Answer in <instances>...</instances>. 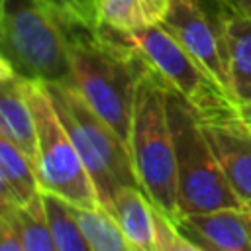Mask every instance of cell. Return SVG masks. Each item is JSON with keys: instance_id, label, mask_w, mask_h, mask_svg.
Here are the masks:
<instances>
[{"instance_id": "6da1fadb", "label": "cell", "mask_w": 251, "mask_h": 251, "mask_svg": "<svg viewBox=\"0 0 251 251\" xmlns=\"http://www.w3.org/2000/svg\"><path fill=\"white\" fill-rule=\"evenodd\" d=\"M67 33L71 84L129 149L135 90L145 59L118 31L98 24L69 18Z\"/></svg>"}, {"instance_id": "7a4b0ae2", "label": "cell", "mask_w": 251, "mask_h": 251, "mask_svg": "<svg viewBox=\"0 0 251 251\" xmlns=\"http://www.w3.org/2000/svg\"><path fill=\"white\" fill-rule=\"evenodd\" d=\"M69 18L55 0H0V61L27 80L73 82Z\"/></svg>"}, {"instance_id": "3957f363", "label": "cell", "mask_w": 251, "mask_h": 251, "mask_svg": "<svg viewBox=\"0 0 251 251\" xmlns=\"http://www.w3.org/2000/svg\"><path fill=\"white\" fill-rule=\"evenodd\" d=\"M129 153L145 194L175 218L178 214V188L169 122V84L149 65H145L135 90Z\"/></svg>"}, {"instance_id": "277c9868", "label": "cell", "mask_w": 251, "mask_h": 251, "mask_svg": "<svg viewBox=\"0 0 251 251\" xmlns=\"http://www.w3.org/2000/svg\"><path fill=\"white\" fill-rule=\"evenodd\" d=\"M45 86L96 186L98 202L110 208L120 188L129 184L141 186L127 145L88 106L76 86L71 82H53Z\"/></svg>"}, {"instance_id": "5b68a950", "label": "cell", "mask_w": 251, "mask_h": 251, "mask_svg": "<svg viewBox=\"0 0 251 251\" xmlns=\"http://www.w3.org/2000/svg\"><path fill=\"white\" fill-rule=\"evenodd\" d=\"M169 122L176 159L178 214L243 208L229 186L194 110L169 88ZM176 214V216H178Z\"/></svg>"}, {"instance_id": "8992f818", "label": "cell", "mask_w": 251, "mask_h": 251, "mask_svg": "<svg viewBox=\"0 0 251 251\" xmlns=\"http://www.w3.org/2000/svg\"><path fill=\"white\" fill-rule=\"evenodd\" d=\"M120 35L145 59L169 88L194 110L200 122L241 114V106L233 94L227 92L161 24L137 33Z\"/></svg>"}, {"instance_id": "52a82bcc", "label": "cell", "mask_w": 251, "mask_h": 251, "mask_svg": "<svg viewBox=\"0 0 251 251\" xmlns=\"http://www.w3.org/2000/svg\"><path fill=\"white\" fill-rule=\"evenodd\" d=\"M27 98L35 114L37 129V176L41 190L63 196L76 206L98 202L96 186L67 131L45 82L27 80Z\"/></svg>"}, {"instance_id": "ba28073f", "label": "cell", "mask_w": 251, "mask_h": 251, "mask_svg": "<svg viewBox=\"0 0 251 251\" xmlns=\"http://www.w3.org/2000/svg\"><path fill=\"white\" fill-rule=\"evenodd\" d=\"M161 25L231 92L224 35L210 0H171Z\"/></svg>"}, {"instance_id": "9c48e42d", "label": "cell", "mask_w": 251, "mask_h": 251, "mask_svg": "<svg viewBox=\"0 0 251 251\" xmlns=\"http://www.w3.org/2000/svg\"><path fill=\"white\" fill-rule=\"evenodd\" d=\"M204 135L233 192L245 204L251 202V124L241 114L200 122Z\"/></svg>"}, {"instance_id": "30bf717a", "label": "cell", "mask_w": 251, "mask_h": 251, "mask_svg": "<svg viewBox=\"0 0 251 251\" xmlns=\"http://www.w3.org/2000/svg\"><path fill=\"white\" fill-rule=\"evenodd\" d=\"M175 222L196 251H251L243 208L178 214Z\"/></svg>"}, {"instance_id": "8fae6325", "label": "cell", "mask_w": 251, "mask_h": 251, "mask_svg": "<svg viewBox=\"0 0 251 251\" xmlns=\"http://www.w3.org/2000/svg\"><path fill=\"white\" fill-rule=\"evenodd\" d=\"M27 78L0 61V135L20 147L37 171V129L35 114L27 98Z\"/></svg>"}, {"instance_id": "7c38bea8", "label": "cell", "mask_w": 251, "mask_h": 251, "mask_svg": "<svg viewBox=\"0 0 251 251\" xmlns=\"http://www.w3.org/2000/svg\"><path fill=\"white\" fill-rule=\"evenodd\" d=\"M224 35L231 94L239 106L251 102V18L220 0H210Z\"/></svg>"}, {"instance_id": "4fadbf2b", "label": "cell", "mask_w": 251, "mask_h": 251, "mask_svg": "<svg viewBox=\"0 0 251 251\" xmlns=\"http://www.w3.org/2000/svg\"><path fill=\"white\" fill-rule=\"evenodd\" d=\"M133 251H155L153 202L141 186L129 184L116 192L110 208Z\"/></svg>"}, {"instance_id": "5bb4252c", "label": "cell", "mask_w": 251, "mask_h": 251, "mask_svg": "<svg viewBox=\"0 0 251 251\" xmlns=\"http://www.w3.org/2000/svg\"><path fill=\"white\" fill-rule=\"evenodd\" d=\"M41 194L35 165L8 137L0 135V204L24 206Z\"/></svg>"}, {"instance_id": "9a60e30c", "label": "cell", "mask_w": 251, "mask_h": 251, "mask_svg": "<svg viewBox=\"0 0 251 251\" xmlns=\"http://www.w3.org/2000/svg\"><path fill=\"white\" fill-rule=\"evenodd\" d=\"M171 0H96V24L120 33H137L161 24Z\"/></svg>"}, {"instance_id": "2e32d148", "label": "cell", "mask_w": 251, "mask_h": 251, "mask_svg": "<svg viewBox=\"0 0 251 251\" xmlns=\"http://www.w3.org/2000/svg\"><path fill=\"white\" fill-rule=\"evenodd\" d=\"M76 220L84 233L90 251H133L126 239L120 224L108 208L102 204L94 206H76Z\"/></svg>"}, {"instance_id": "e0dca14e", "label": "cell", "mask_w": 251, "mask_h": 251, "mask_svg": "<svg viewBox=\"0 0 251 251\" xmlns=\"http://www.w3.org/2000/svg\"><path fill=\"white\" fill-rule=\"evenodd\" d=\"M41 194H43V204H45L47 222L53 233L55 249L57 251H90L84 239V233L80 229V224L76 220L75 204L49 190H41Z\"/></svg>"}, {"instance_id": "ac0fdd59", "label": "cell", "mask_w": 251, "mask_h": 251, "mask_svg": "<svg viewBox=\"0 0 251 251\" xmlns=\"http://www.w3.org/2000/svg\"><path fill=\"white\" fill-rule=\"evenodd\" d=\"M24 251H57L53 233L47 222L43 194L33 198L29 204L14 206Z\"/></svg>"}, {"instance_id": "d6986e66", "label": "cell", "mask_w": 251, "mask_h": 251, "mask_svg": "<svg viewBox=\"0 0 251 251\" xmlns=\"http://www.w3.org/2000/svg\"><path fill=\"white\" fill-rule=\"evenodd\" d=\"M155 224V251H196V247L182 235L173 216L153 204Z\"/></svg>"}, {"instance_id": "ffe728a7", "label": "cell", "mask_w": 251, "mask_h": 251, "mask_svg": "<svg viewBox=\"0 0 251 251\" xmlns=\"http://www.w3.org/2000/svg\"><path fill=\"white\" fill-rule=\"evenodd\" d=\"M0 251H24L14 206L0 204Z\"/></svg>"}, {"instance_id": "44dd1931", "label": "cell", "mask_w": 251, "mask_h": 251, "mask_svg": "<svg viewBox=\"0 0 251 251\" xmlns=\"http://www.w3.org/2000/svg\"><path fill=\"white\" fill-rule=\"evenodd\" d=\"M71 18L96 24V0H55Z\"/></svg>"}, {"instance_id": "7402d4cb", "label": "cell", "mask_w": 251, "mask_h": 251, "mask_svg": "<svg viewBox=\"0 0 251 251\" xmlns=\"http://www.w3.org/2000/svg\"><path fill=\"white\" fill-rule=\"evenodd\" d=\"M220 2L226 4V6H229L231 10H235V12L251 18V0H220Z\"/></svg>"}, {"instance_id": "603a6c76", "label": "cell", "mask_w": 251, "mask_h": 251, "mask_svg": "<svg viewBox=\"0 0 251 251\" xmlns=\"http://www.w3.org/2000/svg\"><path fill=\"white\" fill-rule=\"evenodd\" d=\"M243 214H245V222H247V227H249V235H251V202L243 206Z\"/></svg>"}, {"instance_id": "cb8c5ba5", "label": "cell", "mask_w": 251, "mask_h": 251, "mask_svg": "<svg viewBox=\"0 0 251 251\" xmlns=\"http://www.w3.org/2000/svg\"><path fill=\"white\" fill-rule=\"evenodd\" d=\"M241 116H243V118H245V120L251 124V102L241 106Z\"/></svg>"}]
</instances>
